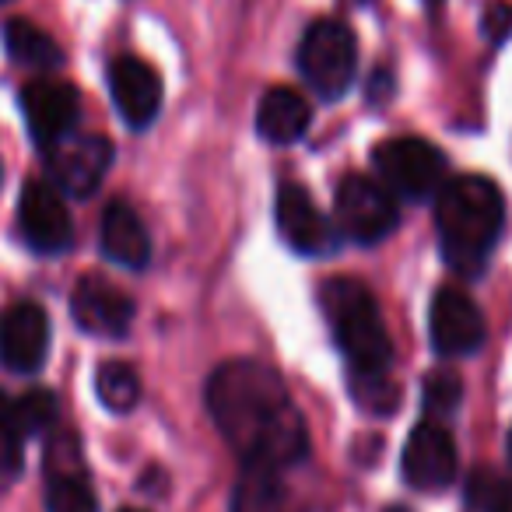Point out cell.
I'll use <instances>...</instances> for the list:
<instances>
[{"instance_id":"cell-11","label":"cell","mask_w":512,"mask_h":512,"mask_svg":"<svg viewBox=\"0 0 512 512\" xmlns=\"http://www.w3.org/2000/svg\"><path fill=\"white\" fill-rule=\"evenodd\" d=\"M428 330H432V344L442 358L474 355L484 344V316L477 302L460 288H442L435 295Z\"/></svg>"},{"instance_id":"cell-19","label":"cell","mask_w":512,"mask_h":512,"mask_svg":"<svg viewBox=\"0 0 512 512\" xmlns=\"http://www.w3.org/2000/svg\"><path fill=\"white\" fill-rule=\"evenodd\" d=\"M232 512H299L281 470H246L235 484Z\"/></svg>"},{"instance_id":"cell-17","label":"cell","mask_w":512,"mask_h":512,"mask_svg":"<svg viewBox=\"0 0 512 512\" xmlns=\"http://www.w3.org/2000/svg\"><path fill=\"white\" fill-rule=\"evenodd\" d=\"M99 242H102V253L116 264L130 267H144L151 260V239H148V228L144 221L137 218V211L123 200H113V204L102 211V228H99Z\"/></svg>"},{"instance_id":"cell-10","label":"cell","mask_w":512,"mask_h":512,"mask_svg":"<svg viewBox=\"0 0 512 512\" xmlns=\"http://www.w3.org/2000/svg\"><path fill=\"white\" fill-rule=\"evenodd\" d=\"M50 355V320L39 302H15L0 316V362L8 372H39Z\"/></svg>"},{"instance_id":"cell-23","label":"cell","mask_w":512,"mask_h":512,"mask_svg":"<svg viewBox=\"0 0 512 512\" xmlns=\"http://www.w3.org/2000/svg\"><path fill=\"white\" fill-rule=\"evenodd\" d=\"M22 442L25 435L11 418V400L0 393V488L15 484L22 474Z\"/></svg>"},{"instance_id":"cell-15","label":"cell","mask_w":512,"mask_h":512,"mask_svg":"<svg viewBox=\"0 0 512 512\" xmlns=\"http://www.w3.org/2000/svg\"><path fill=\"white\" fill-rule=\"evenodd\" d=\"M109 88L123 123L134 130L148 127L162 109V78L155 67L137 57H120L109 67Z\"/></svg>"},{"instance_id":"cell-29","label":"cell","mask_w":512,"mask_h":512,"mask_svg":"<svg viewBox=\"0 0 512 512\" xmlns=\"http://www.w3.org/2000/svg\"><path fill=\"white\" fill-rule=\"evenodd\" d=\"M509 456H512V432H509Z\"/></svg>"},{"instance_id":"cell-21","label":"cell","mask_w":512,"mask_h":512,"mask_svg":"<svg viewBox=\"0 0 512 512\" xmlns=\"http://www.w3.org/2000/svg\"><path fill=\"white\" fill-rule=\"evenodd\" d=\"M95 393L109 411H134L141 400V376L127 362H102L95 372Z\"/></svg>"},{"instance_id":"cell-8","label":"cell","mask_w":512,"mask_h":512,"mask_svg":"<svg viewBox=\"0 0 512 512\" xmlns=\"http://www.w3.org/2000/svg\"><path fill=\"white\" fill-rule=\"evenodd\" d=\"M22 109H25V123H29V134L39 148L53 151L60 141L74 134L81 116V102L67 81H53V78H36L25 85L22 92Z\"/></svg>"},{"instance_id":"cell-12","label":"cell","mask_w":512,"mask_h":512,"mask_svg":"<svg viewBox=\"0 0 512 512\" xmlns=\"http://www.w3.org/2000/svg\"><path fill=\"white\" fill-rule=\"evenodd\" d=\"M113 165V144L99 134L67 137L50 151V172L57 186L71 197H92Z\"/></svg>"},{"instance_id":"cell-7","label":"cell","mask_w":512,"mask_h":512,"mask_svg":"<svg viewBox=\"0 0 512 512\" xmlns=\"http://www.w3.org/2000/svg\"><path fill=\"white\" fill-rule=\"evenodd\" d=\"M18 228H22V239L43 256L64 253L74 242L71 211L57 186L43 183V179L25 183L22 200H18Z\"/></svg>"},{"instance_id":"cell-26","label":"cell","mask_w":512,"mask_h":512,"mask_svg":"<svg viewBox=\"0 0 512 512\" xmlns=\"http://www.w3.org/2000/svg\"><path fill=\"white\" fill-rule=\"evenodd\" d=\"M460 379L453 372H435V376L425 379V407L432 414H453L460 407Z\"/></svg>"},{"instance_id":"cell-18","label":"cell","mask_w":512,"mask_h":512,"mask_svg":"<svg viewBox=\"0 0 512 512\" xmlns=\"http://www.w3.org/2000/svg\"><path fill=\"white\" fill-rule=\"evenodd\" d=\"M309 123H313L309 102L295 88H271L256 106V134L267 144H278V148L299 141L309 130Z\"/></svg>"},{"instance_id":"cell-16","label":"cell","mask_w":512,"mask_h":512,"mask_svg":"<svg viewBox=\"0 0 512 512\" xmlns=\"http://www.w3.org/2000/svg\"><path fill=\"white\" fill-rule=\"evenodd\" d=\"M46 470H50V474H46V509L50 512H99L92 484L81 474L78 442H74L71 435H64V439L50 446Z\"/></svg>"},{"instance_id":"cell-28","label":"cell","mask_w":512,"mask_h":512,"mask_svg":"<svg viewBox=\"0 0 512 512\" xmlns=\"http://www.w3.org/2000/svg\"><path fill=\"white\" fill-rule=\"evenodd\" d=\"M348 4H355V8H362V4H369V0H348Z\"/></svg>"},{"instance_id":"cell-31","label":"cell","mask_w":512,"mask_h":512,"mask_svg":"<svg viewBox=\"0 0 512 512\" xmlns=\"http://www.w3.org/2000/svg\"><path fill=\"white\" fill-rule=\"evenodd\" d=\"M123 512H141V509H123Z\"/></svg>"},{"instance_id":"cell-25","label":"cell","mask_w":512,"mask_h":512,"mask_svg":"<svg viewBox=\"0 0 512 512\" xmlns=\"http://www.w3.org/2000/svg\"><path fill=\"white\" fill-rule=\"evenodd\" d=\"M470 505L477 512H512V488L498 477L477 470L470 477Z\"/></svg>"},{"instance_id":"cell-14","label":"cell","mask_w":512,"mask_h":512,"mask_svg":"<svg viewBox=\"0 0 512 512\" xmlns=\"http://www.w3.org/2000/svg\"><path fill=\"white\" fill-rule=\"evenodd\" d=\"M71 313L81 330L95 337H123L134 323V302L127 292L102 278H81L71 295Z\"/></svg>"},{"instance_id":"cell-22","label":"cell","mask_w":512,"mask_h":512,"mask_svg":"<svg viewBox=\"0 0 512 512\" xmlns=\"http://www.w3.org/2000/svg\"><path fill=\"white\" fill-rule=\"evenodd\" d=\"M57 414H60L57 393L43 390V386L25 390L22 397L11 400V418H15L18 432H22L25 439H32V435H39V432H46V428L57 425Z\"/></svg>"},{"instance_id":"cell-30","label":"cell","mask_w":512,"mask_h":512,"mask_svg":"<svg viewBox=\"0 0 512 512\" xmlns=\"http://www.w3.org/2000/svg\"><path fill=\"white\" fill-rule=\"evenodd\" d=\"M428 4H432V8H435V4H439V0H428Z\"/></svg>"},{"instance_id":"cell-1","label":"cell","mask_w":512,"mask_h":512,"mask_svg":"<svg viewBox=\"0 0 512 512\" xmlns=\"http://www.w3.org/2000/svg\"><path fill=\"white\" fill-rule=\"evenodd\" d=\"M207 411L246 470H281L306 460L309 432L278 369L232 358L207 379Z\"/></svg>"},{"instance_id":"cell-6","label":"cell","mask_w":512,"mask_h":512,"mask_svg":"<svg viewBox=\"0 0 512 512\" xmlns=\"http://www.w3.org/2000/svg\"><path fill=\"white\" fill-rule=\"evenodd\" d=\"M337 228L362 246H376L397 228V200L379 179L372 176H344L337 186Z\"/></svg>"},{"instance_id":"cell-24","label":"cell","mask_w":512,"mask_h":512,"mask_svg":"<svg viewBox=\"0 0 512 512\" xmlns=\"http://www.w3.org/2000/svg\"><path fill=\"white\" fill-rule=\"evenodd\" d=\"M351 393L355 400L372 414H390L400 404V390L390 379V372H379V376H351Z\"/></svg>"},{"instance_id":"cell-3","label":"cell","mask_w":512,"mask_h":512,"mask_svg":"<svg viewBox=\"0 0 512 512\" xmlns=\"http://www.w3.org/2000/svg\"><path fill=\"white\" fill-rule=\"evenodd\" d=\"M320 306L351 376H379L393 365V341L372 292L355 278H330L320 288Z\"/></svg>"},{"instance_id":"cell-5","label":"cell","mask_w":512,"mask_h":512,"mask_svg":"<svg viewBox=\"0 0 512 512\" xmlns=\"http://www.w3.org/2000/svg\"><path fill=\"white\" fill-rule=\"evenodd\" d=\"M379 183L404 200H428L446 186V155L425 137H390L372 151Z\"/></svg>"},{"instance_id":"cell-20","label":"cell","mask_w":512,"mask_h":512,"mask_svg":"<svg viewBox=\"0 0 512 512\" xmlns=\"http://www.w3.org/2000/svg\"><path fill=\"white\" fill-rule=\"evenodd\" d=\"M4 46H8L15 64L32 67V71H57V67H64V50L39 25L25 22V18H11L4 25Z\"/></svg>"},{"instance_id":"cell-4","label":"cell","mask_w":512,"mask_h":512,"mask_svg":"<svg viewBox=\"0 0 512 512\" xmlns=\"http://www.w3.org/2000/svg\"><path fill=\"white\" fill-rule=\"evenodd\" d=\"M299 71L320 99H341L358 71V46L344 22L320 18L299 43Z\"/></svg>"},{"instance_id":"cell-2","label":"cell","mask_w":512,"mask_h":512,"mask_svg":"<svg viewBox=\"0 0 512 512\" xmlns=\"http://www.w3.org/2000/svg\"><path fill=\"white\" fill-rule=\"evenodd\" d=\"M502 190L484 176L449 179L435 197V225L446 264L460 278H477L502 235Z\"/></svg>"},{"instance_id":"cell-27","label":"cell","mask_w":512,"mask_h":512,"mask_svg":"<svg viewBox=\"0 0 512 512\" xmlns=\"http://www.w3.org/2000/svg\"><path fill=\"white\" fill-rule=\"evenodd\" d=\"M481 22H484V36H488L491 43H505V36L512 32V8L505 0H495V4H488Z\"/></svg>"},{"instance_id":"cell-13","label":"cell","mask_w":512,"mask_h":512,"mask_svg":"<svg viewBox=\"0 0 512 512\" xmlns=\"http://www.w3.org/2000/svg\"><path fill=\"white\" fill-rule=\"evenodd\" d=\"M404 477L418 491H442L456 481V442L435 421H425L411 432L404 446Z\"/></svg>"},{"instance_id":"cell-9","label":"cell","mask_w":512,"mask_h":512,"mask_svg":"<svg viewBox=\"0 0 512 512\" xmlns=\"http://www.w3.org/2000/svg\"><path fill=\"white\" fill-rule=\"evenodd\" d=\"M274 221L278 232L295 253L302 256H330L337 249V232L341 228L330 225V218L313 204L306 186L285 183L278 190V204H274Z\"/></svg>"}]
</instances>
